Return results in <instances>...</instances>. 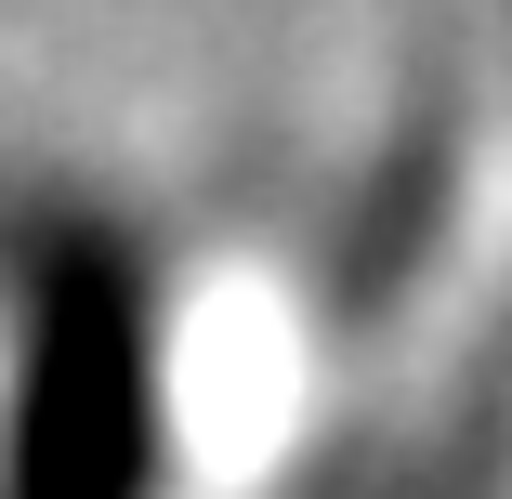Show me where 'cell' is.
Segmentation results:
<instances>
[{
	"label": "cell",
	"mask_w": 512,
	"mask_h": 499,
	"mask_svg": "<svg viewBox=\"0 0 512 499\" xmlns=\"http://www.w3.org/2000/svg\"><path fill=\"white\" fill-rule=\"evenodd\" d=\"M0 499H158L171 473V355L158 276L106 211H40L14 237L0 342Z\"/></svg>",
	"instance_id": "1"
}]
</instances>
